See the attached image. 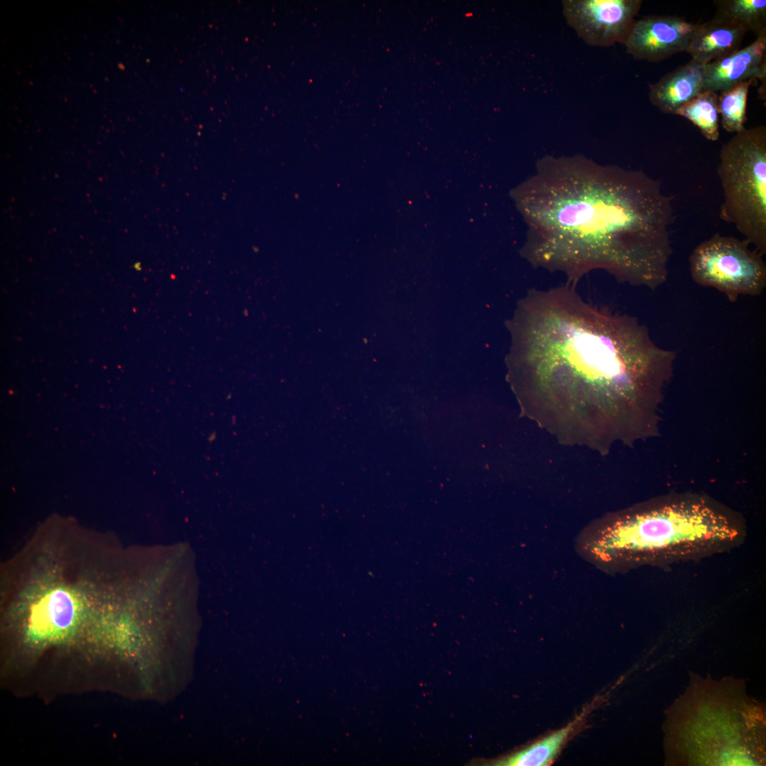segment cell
<instances>
[{
    "label": "cell",
    "mask_w": 766,
    "mask_h": 766,
    "mask_svg": "<svg viewBox=\"0 0 766 766\" xmlns=\"http://www.w3.org/2000/svg\"><path fill=\"white\" fill-rule=\"evenodd\" d=\"M514 369L526 412L570 443L626 437L654 409L675 351L632 316L586 302L574 284L530 291L514 322Z\"/></svg>",
    "instance_id": "6da1fadb"
},
{
    "label": "cell",
    "mask_w": 766,
    "mask_h": 766,
    "mask_svg": "<svg viewBox=\"0 0 766 766\" xmlns=\"http://www.w3.org/2000/svg\"><path fill=\"white\" fill-rule=\"evenodd\" d=\"M511 195L528 226L523 255L575 284L604 270L655 290L669 275L673 196L643 170L546 155Z\"/></svg>",
    "instance_id": "7a4b0ae2"
},
{
    "label": "cell",
    "mask_w": 766,
    "mask_h": 766,
    "mask_svg": "<svg viewBox=\"0 0 766 766\" xmlns=\"http://www.w3.org/2000/svg\"><path fill=\"white\" fill-rule=\"evenodd\" d=\"M746 533L736 519L707 501L678 498L610 518L587 546L609 569L667 565L725 552Z\"/></svg>",
    "instance_id": "3957f363"
},
{
    "label": "cell",
    "mask_w": 766,
    "mask_h": 766,
    "mask_svg": "<svg viewBox=\"0 0 766 766\" xmlns=\"http://www.w3.org/2000/svg\"><path fill=\"white\" fill-rule=\"evenodd\" d=\"M723 191L720 218L766 254V127L740 131L724 143L717 168Z\"/></svg>",
    "instance_id": "277c9868"
},
{
    "label": "cell",
    "mask_w": 766,
    "mask_h": 766,
    "mask_svg": "<svg viewBox=\"0 0 766 766\" xmlns=\"http://www.w3.org/2000/svg\"><path fill=\"white\" fill-rule=\"evenodd\" d=\"M745 239L716 233L699 243L689 257L692 279L724 294L731 302L741 295L759 296L766 287L763 256Z\"/></svg>",
    "instance_id": "5b68a950"
},
{
    "label": "cell",
    "mask_w": 766,
    "mask_h": 766,
    "mask_svg": "<svg viewBox=\"0 0 766 766\" xmlns=\"http://www.w3.org/2000/svg\"><path fill=\"white\" fill-rule=\"evenodd\" d=\"M642 0H563L562 15L586 44L608 47L623 44L639 12Z\"/></svg>",
    "instance_id": "8992f818"
},
{
    "label": "cell",
    "mask_w": 766,
    "mask_h": 766,
    "mask_svg": "<svg viewBox=\"0 0 766 766\" xmlns=\"http://www.w3.org/2000/svg\"><path fill=\"white\" fill-rule=\"evenodd\" d=\"M698 24L678 16H645L635 21L623 45L636 60L659 62L685 52Z\"/></svg>",
    "instance_id": "52a82bcc"
},
{
    "label": "cell",
    "mask_w": 766,
    "mask_h": 766,
    "mask_svg": "<svg viewBox=\"0 0 766 766\" xmlns=\"http://www.w3.org/2000/svg\"><path fill=\"white\" fill-rule=\"evenodd\" d=\"M761 82L760 94L765 97L766 36L757 37L743 48L704 65V90L717 94L741 82ZM765 100V99H764Z\"/></svg>",
    "instance_id": "ba28073f"
},
{
    "label": "cell",
    "mask_w": 766,
    "mask_h": 766,
    "mask_svg": "<svg viewBox=\"0 0 766 766\" xmlns=\"http://www.w3.org/2000/svg\"><path fill=\"white\" fill-rule=\"evenodd\" d=\"M37 591L36 589H35ZM32 606L30 626L42 635L62 633L72 627L80 613L79 589L65 584L46 585Z\"/></svg>",
    "instance_id": "9c48e42d"
},
{
    "label": "cell",
    "mask_w": 766,
    "mask_h": 766,
    "mask_svg": "<svg viewBox=\"0 0 766 766\" xmlns=\"http://www.w3.org/2000/svg\"><path fill=\"white\" fill-rule=\"evenodd\" d=\"M704 90V65L691 60L649 84L650 102L661 112L677 111Z\"/></svg>",
    "instance_id": "30bf717a"
},
{
    "label": "cell",
    "mask_w": 766,
    "mask_h": 766,
    "mask_svg": "<svg viewBox=\"0 0 766 766\" xmlns=\"http://www.w3.org/2000/svg\"><path fill=\"white\" fill-rule=\"evenodd\" d=\"M746 33L738 24L714 17L698 24L685 52L692 60L705 65L739 50Z\"/></svg>",
    "instance_id": "8fae6325"
},
{
    "label": "cell",
    "mask_w": 766,
    "mask_h": 766,
    "mask_svg": "<svg viewBox=\"0 0 766 766\" xmlns=\"http://www.w3.org/2000/svg\"><path fill=\"white\" fill-rule=\"evenodd\" d=\"M716 11L714 17L733 22L756 38L766 36L765 0L714 1Z\"/></svg>",
    "instance_id": "7c38bea8"
},
{
    "label": "cell",
    "mask_w": 766,
    "mask_h": 766,
    "mask_svg": "<svg viewBox=\"0 0 766 766\" xmlns=\"http://www.w3.org/2000/svg\"><path fill=\"white\" fill-rule=\"evenodd\" d=\"M576 721L495 765L517 766H545L552 762L563 744L574 730Z\"/></svg>",
    "instance_id": "4fadbf2b"
},
{
    "label": "cell",
    "mask_w": 766,
    "mask_h": 766,
    "mask_svg": "<svg viewBox=\"0 0 766 766\" xmlns=\"http://www.w3.org/2000/svg\"><path fill=\"white\" fill-rule=\"evenodd\" d=\"M675 115L681 116L696 126L709 140L717 141L720 137L718 94L702 91L681 107Z\"/></svg>",
    "instance_id": "5bb4252c"
},
{
    "label": "cell",
    "mask_w": 766,
    "mask_h": 766,
    "mask_svg": "<svg viewBox=\"0 0 766 766\" xmlns=\"http://www.w3.org/2000/svg\"><path fill=\"white\" fill-rule=\"evenodd\" d=\"M748 80L718 94V110L724 130L737 133L745 128L746 109L750 87L755 84Z\"/></svg>",
    "instance_id": "9a60e30c"
}]
</instances>
